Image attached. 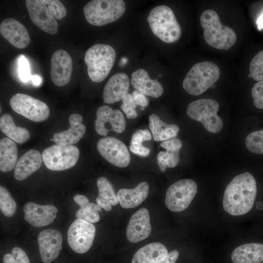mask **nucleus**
Returning <instances> with one entry per match:
<instances>
[{
	"label": "nucleus",
	"mask_w": 263,
	"mask_h": 263,
	"mask_svg": "<svg viewBox=\"0 0 263 263\" xmlns=\"http://www.w3.org/2000/svg\"><path fill=\"white\" fill-rule=\"evenodd\" d=\"M256 194L257 185L253 176L248 172L238 175L225 189L224 209L233 216L245 214L252 208Z\"/></svg>",
	"instance_id": "obj_1"
},
{
	"label": "nucleus",
	"mask_w": 263,
	"mask_h": 263,
	"mask_svg": "<svg viewBox=\"0 0 263 263\" xmlns=\"http://www.w3.org/2000/svg\"><path fill=\"white\" fill-rule=\"evenodd\" d=\"M200 23L204 28V38L210 46L227 50L236 42V33L230 27L223 25L218 14L211 9L204 11L200 17Z\"/></svg>",
	"instance_id": "obj_2"
},
{
	"label": "nucleus",
	"mask_w": 263,
	"mask_h": 263,
	"mask_svg": "<svg viewBox=\"0 0 263 263\" xmlns=\"http://www.w3.org/2000/svg\"><path fill=\"white\" fill-rule=\"evenodd\" d=\"M147 21L153 34L165 43L175 42L181 36V28L174 12L168 6L161 5L153 8Z\"/></svg>",
	"instance_id": "obj_3"
},
{
	"label": "nucleus",
	"mask_w": 263,
	"mask_h": 263,
	"mask_svg": "<svg viewBox=\"0 0 263 263\" xmlns=\"http://www.w3.org/2000/svg\"><path fill=\"white\" fill-rule=\"evenodd\" d=\"M116 58V52L107 44H96L85 52L84 62L90 78L99 83L104 80L112 70Z\"/></svg>",
	"instance_id": "obj_4"
},
{
	"label": "nucleus",
	"mask_w": 263,
	"mask_h": 263,
	"mask_svg": "<svg viewBox=\"0 0 263 263\" xmlns=\"http://www.w3.org/2000/svg\"><path fill=\"white\" fill-rule=\"evenodd\" d=\"M220 75V69L215 63L208 61L199 62L186 75L183 87L188 94L199 95L214 85Z\"/></svg>",
	"instance_id": "obj_5"
},
{
	"label": "nucleus",
	"mask_w": 263,
	"mask_h": 263,
	"mask_svg": "<svg viewBox=\"0 0 263 263\" xmlns=\"http://www.w3.org/2000/svg\"><path fill=\"white\" fill-rule=\"evenodd\" d=\"M125 10L126 4L122 0H93L83 8L87 21L96 26L115 21L123 16Z\"/></svg>",
	"instance_id": "obj_6"
},
{
	"label": "nucleus",
	"mask_w": 263,
	"mask_h": 263,
	"mask_svg": "<svg viewBox=\"0 0 263 263\" xmlns=\"http://www.w3.org/2000/svg\"><path fill=\"white\" fill-rule=\"evenodd\" d=\"M219 103L212 99H200L189 103L187 113L191 119L200 122L208 132L216 133L223 127L222 119L218 115Z\"/></svg>",
	"instance_id": "obj_7"
},
{
	"label": "nucleus",
	"mask_w": 263,
	"mask_h": 263,
	"mask_svg": "<svg viewBox=\"0 0 263 263\" xmlns=\"http://www.w3.org/2000/svg\"><path fill=\"white\" fill-rule=\"evenodd\" d=\"M79 156V149L72 145H54L45 149L42 153L45 165L54 171H62L73 167Z\"/></svg>",
	"instance_id": "obj_8"
},
{
	"label": "nucleus",
	"mask_w": 263,
	"mask_h": 263,
	"mask_svg": "<svg viewBox=\"0 0 263 263\" xmlns=\"http://www.w3.org/2000/svg\"><path fill=\"white\" fill-rule=\"evenodd\" d=\"M197 185L190 179H182L169 187L166 193L165 204L171 211L178 212L186 209L197 192Z\"/></svg>",
	"instance_id": "obj_9"
},
{
	"label": "nucleus",
	"mask_w": 263,
	"mask_h": 263,
	"mask_svg": "<svg viewBox=\"0 0 263 263\" xmlns=\"http://www.w3.org/2000/svg\"><path fill=\"white\" fill-rule=\"evenodd\" d=\"M9 104L16 113L34 122L44 121L50 114L46 103L26 94H15L10 98Z\"/></svg>",
	"instance_id": "obj_10"
},
{
	"label": "nucleus",
	"mask_w": 263,
	"mask_h": 263,
	"mask_svg": "<svg viewBox=\"0 0 263 263\" xmlns=\"http://www.w3.org/2000/svg\"><path fill=\"white\" fill-rule=\"evenodd\" d=\"M95 228L91 223L77 219L69 226L67 240L71 249L77 253L84 254L92 246Z\"/></svg>",
	"instance_id": "obj_11"
},
{
	"label": "nucleus",
	"mask_w": 263,
	"mask_h": 263,
	"mask_svg": "<svg viewBox=\"0 0 263 263\" xmlns=\"http://www.w3.org/2000/svg\"><path fill=\"white\" fill-rule=\"evenodd\" d=\"M96 148L105 160L116 167L125 168L130 163V154L126 146L115 137H106L99 139Z\"/></svg>",
	"instance_id": "obj_12"
},
{
	"label": "nucleus",
	"mask_w": 263,
	"mask_h": 263,
	"mask_svg": "<svg viewBox=\"0 0 263 263\" xmlns=\"http://www.w3.org/2000/svg\"><path fill=\"white\" fill-rule=\"evenodd\" d=\"M95 120V130L100 135L106 136L111 131L123 132L126 128V121L122 112L113 110L107 105L99 107L97 110Z\"/></svg>",
	"instance_id": "obj_13"
},
{
	"label": "nucleus",
	"mask_w": 263,
	"mask_h": 263,
	"mask_svg": "<svg viewBox=\"0 0 263 263\" xmlns=\"http://www.w3.org/2000/svg\"><path fill=\"white\" fill-rule=\"evenodd\" d=\"M25 4L30 18L34 24L49 34L57 33L58 23L43 0H26Z\"/></svg>",
	"instance_id": "obj_14"
},
{
	"label": "nucleus",
	"mask_w": 263,
	"mask_h": 263,
	"mask_svg": "<svg viewBox=\"0 0 263 263\" xmlns=\"http://www.w3.org/2000/svg\"><path fill=\"white\" fill-rule=\"evenodd\" d=\"M73 71V61L69 54L63 49L55 51L51 57L50 77L53 83L61 87L70 82Z\"/></svg>",
	"instance_id": "obj_15"
},
{
	"label": "nucleus",
	"mask_w": 263,
	"mask_h": 263,
	"mask_svg": "<svg viewBox=\"0 0 263 263\" xmlns=\"http://www.w3.org/2000/svg\"><path fill=\"white\" fill-rule=\"evenodd\" d=\"M39 253L44 263H50L59 255L62 249V236L59 231L48 229L40 232L38 237Z\"/></svg>",
	"instance_id": "obj_16"
},
{
	"label": "nucleus",
	"mask_w": 263,
	"mask_h": 263,
	"mask_svg": "<svg viewBox=\"0 0 263 263\" xmlns=\"http://www.w3.org/2000/svg\"><path fill=\"white\" fill-rule=\"evenodd\" d=\"M151 230L149 211L141 208L130 218L126 229L127 238L129 242L136 243L148 238Z\"/></svg>",
	"instance_id": "obj_17"
},
{
	"label": "nucleus",
	"mask_w": 263,
	"mask_h": 263,
	"mask_svg": "<svg viewBox=\"0 0 263 263\" xmlns=\"http://www.w3.org/2000/svg\"><path fill=\"white\" fill-rule=\"evenodd\" d=\"M23 211L25 220L33 226L39 227L50 225L56 217L58 210L53 205L28 202Z\"/></svg>",
	"instance_id": "obj_18"
},
{
	"label": "nucleus",
	"mask_w": 263,
	"mask_h": 263,
	"mask_svg": "<svg viewBox=\"0 0 263 263\" xmlns=\"http://www.w3.org/2000/svg\"><path fill=\"white\" fill-rule=\"evenodd\" d=\"M0 33L5 39L18 49H24L30 42V37L26 28L13 18L5 19L1 22Z\"/></svg>",
	"instance_id": "obj_19"
},
{
	"label": "nucleus",
	"mask_w": 263,
	"mask_h": 263,
	"mask_svg": "<svg viewBox=\"0 0 263 263\" xmlns=\"http://www.w3.org/2000/svg\"><path fill=\"white\" fill-rule=\"evenodd\" d=\"M130 79L124 73L113 75L105 85L102 97L105 103L113 104L122 100L128 94Z\"/></svg>",
	"instance_id": "obj_20"
},
{
	"label": "nucleus",
	"mask_w": 263,
	"mask_h": 263,
	"mask_svg": "<svg viewBox=\"0 0 263 263\" xmlns=\"http://www.w3.org/2000/svg\"><path fill=\"white\" fill-rule=\"evenodd\" d=\"M131 84L135 90L146 96L158 98L163 93V88L160 83L151 79L148 72L143 69H138L132 73Z\"/></svg>",
	"instance_id": "obj_21"
},
{
	"label": "nucleus",
	"mask_w": 263,
	"mask_h": 263,
	"mask_svg": "<svg viewBox=\"0 0 263 263\" xmlns=\"http://www.w3.org/2000/svg\"><path fill=\"white\" fill-rule=\"evenodd\" d=\"M82 116L73 113L69 117L70 127L67 130L55 133L53 141L61 145H69L77 143L83 137L86 131L85 126L82 123Z\"/></svg>",
	"instance_id": "obj_22"
},
{
	"label": "nucleus",
	"mask_w": 263,
	"mask_h": 263,
	"mask_svg": "<svg viewBox=\"0 0 263 263\" xmlns=\"http://www.w3.org/2000/svg\"><path fill=\"white\" fill-rule=\"evenodd\" d=\"M42 154L34 149L25 153L19 160L14 170V177L19 181L26 179L41 167L42 162Z\"/></svg>",
	"instance_id": "obj_23"
},
{
	"label": "nucleus",
	"mask_w": 263,
	"mask_h": 263,
	"mask_svg": "<svg viewBox=\"0 0 263 263\" xmlns=\"http://www.w3.org/2000/svg\"><path fill=\"white\" fill-rule=\"evenodd\" d=\"M149 186L142 182L132 189L121 188L117 193L120 206L124 208H132L142 204L148 197Z\"/></svg>",
	"instance_id": "obj_24"
},
{
	"label": "nucleus",
	"mask_w": 263,
	"mask_h": 263,
	"mask_svg": "<svg viewBox=\"0 0 263 263\" xmlns=\"http://www.w3.org/2000/svg\"><path fill=\"white\" fill-rule=\"evenodd\" d=\"M231 258L233 263H263V244L252 243L241 245L233 251Z\"/></svg>",
	"instance_id": "obj_25"
},
{
	"label": "nucleus",
	"mask_w": 263,
	"mask_h": 263,
	"mask_svg": "<svg viewBox=\"0 0 263 263\" xmlns=\"http://www.w3.org/2000/svg\"><path fill=\"white\" fill-rule=\"evenodd\" d=\"M168 253L167 248L161 243H151L142 247L135 253L132 263H159Z\"/></svg>",
	"instance_id": "obj_26"
},
{
	"label": "nucleus",
	"mask_w": 263,
	"mask_h": 263,
	"mask_svg": "<svg viewBox=\"0 0 263 263\" xmlns=\"http://www.w3.org/2000/svg\"><path fill=\"white\" fill-rule=\"evenodd\" d=\"M149 127L155 141H163L177 136L179 128L176 125L168 124L162 121L155 114L149 118Z\"/></svg>",
	"instance_id": "obj_27"
},
{
	"label": "nucleus",
	"mask_w": 263,
	"mask_h": 263,
	"mask_svg": "<svg viewBox=\"0 0 263 263\" xmlns=\"http://www.w3.org/2000/svg\"><path fill=\"white\" fill-rule=\"evenodd\" d=\"M18 149L14 141L7 137L0 141V169L3 172L11 171L17 163Z\"/></svg>",
	"instance_id": "obj_28"
},
{
	"label": "nucleus",
	"mask_w": 263,
	"mask_h": 263,
	"mask_svg": "<svg viewBox=\"0 0 263 263\" xmlns=\"http://www.w3.org/2000/svg\"><path fill=\"white\" fill-rule=\"evenodd\" d=\"M0 129L9 139L19 144L26 142L30 138L29 131L16 126L13 117L8 113H4L0 117Z\"/></svg>",
	"instance_id": "obj_29"
},
{
	"label": "nucleus",
	"mask_w": 263,
	"mask_h": 263,
	"mask_svg": "<svg viewBox=\"0 0 263 263\" xmlns=\"http://www.w3.org/2000/svg\"><path fill=\"white\" fill-rule=\"evenodd\" d=\"M98 190V195L96 199L97 201H105L112 206H116L118 201L117 195L115 194L113 187L108 179L102 176L96 181Z\"/></svg>",
	"instance_id": "obj_30"
},
{
	"label": "nucleus",
	"mask_w": 263,
	"mask_h": 263,
	"mask_svg": "<svg viewBox=\"0 0 263 263\" xmlns=\"http://www.w3.org/2000/svg\"><path fill=\"white\" fill-rule=\"evenodd\" d=\"M178 150L160 151L157 157V164L161 172L166 171L167 168H173L178 164L180 159Z\"/></svg>",
	"instance_id": "obj_31"
},
{
	"label": "nucleus",
	"mask_w": 263,
	"mask_h": 263,
	"mask_svg": "<svg viewBox=\"0 0 263 263\" xmlns=\"http://www.w3.org/2000/svg\"><path fill=\"white\" fill-rule=\"evenodd\" d=\"M0 209L7 217L13 216L17 209L16 203L11 194L7 188L1 186L0 187Z\"/></svg>",
	"instance_id": "obj_32"
},
{
	"label": "nucleus",
	"mask_w": 263,
	"mask_h": 263,
	"mask_svg": "<svg viewBox=\"0 0 263 263\" xmlns=\"http://www.w3.org/2000/svg\"><path fill=\"white\" fill-rule=\"evenodd\" d=\"M101 211V207L98 204L89 203L76 211L75 217L91 223H96L100 219L98 212Z\"/></svg>",
	"instance_id": "obj_33"
},
{
	"label": "nucleus",
	"mask_w": 263,
	"mask_h": 263,
	"mask_svg": "<svg viewBox=\"0 0 263 263\" xmlns=\"http://www.w3.org/2000/svg\"><path fill=\"white\" fill-rule=\"evenodd\" d=\"M245 144L250 151L263 154V129L248 134L245 138Z\"/></svg>",
	"instance_id": "obj_34"
},
{
	"label": "nucleus",
	"mask_w": 263,
	"mask_h": 263,
	"mask_svg": "<svg viewBox=\"0 0 263 263\" xmlns=\"http://www.w3.org/2000/svg\"><path fill=\"white\" fill-rule=\"evenodd\" d=\"M249 71L255 80H263V50L258 53L251 60Z\"/></svg>",
	"instance_id": "obj_35"
},
{
	"label": "nucleus",
	"mask_w": 263,
	"mask_h": 263,
	"mask_svg": "<svg viewBox=\"0 0 263 263\" xmlns=\"http://www.w3.org/2000/svg\"><path fill=\"white\" fill-rule=\"evenodd\" d=\"M3 263H30L25 252L20 248L14 247L11 253H7L3 257Z\"/></svg>",
	"instance_id": "obj_36"
},
{
	"label": "nucleus",
	"mask_w": 263,
	"mask_h": 263,
	"mask_svg": "<svg viewBox=\"0 0 263 263\" xmlns=\"http://www.w3.org/2000/svg\"><path fill=\"white\" fill-rule=\"evenodd\" d=\"M42 0L56 19L60 20L66 17L67 13V10L60 1L58 0Z\"/></svg>",
	"instance_id": "obj_37"
},
{
	"label": "nucleus",
	"mask_w": 263,
	"mask_h": 263,
	"mask_svg": "<svg viewBox=\"0 0 263 263\" xmlns=\"http://www.w3.org/2000/svg\"><path fill=\"white\" fill-rule=\"evenodd\" d=\"M122 101V104L121 105V108L126 116L129 119L135 118L137 116L135 110L137 106L133 101L132 94H128Z\"/></svg>",
	"instance_id": "obj_38"
},
{
	"label": "nucleus",
	"mask_w": 263,
	"mask_h": 263,
	"mask_svg": "<svg viewBox=\"0 0 263 263\" xmlns=\"http://www.w3.org/2000/svg\"><path fill=\"white\" fill-rule=\"evenodd\" d=\"M251 93L255 106L260 109H263V80L259 81L253 86Z\"/></svg>",
	"instance_id": "obj_39"
},
{
	"label": "nucleus",
	"mask_w": 263,
	"mask_h": 263,
	"mask_svg": "<svg viewBox=\"0 0 263 263\" xmlns=\"http://www.w3.org/2000/svg\"><path fill=\"white\" fill-rule=\"evenodd\" d=\"M19 74L23 82L30 80L32 76L30 74L29 64L27 58L23 56H20L18 60Z\"/></svg>",
	"instance_id": "obj_40"
},
{
	"label": "nucleus",
	"mask_w": 263,
	"mask_h": 263,
	"mask_svg": "<svg viewBox=\"0 0 263 263\" xmlns=\"http://www.w3.org/2000/svg\"><path fill=\"white\" fill-rule=\"evenodd\" d=\"M151 136L148 130L139 129L132 135L131 145H142L144 141L150 140Z\"/></svg>",
	"instance_id": "obj_41"
},
{
	"label": "nucleus",
	"mask_w": 263,
	"mask_h": 263,
	"mask_svg": "<svg viewBox=\"0 0 263 263\" xmlns=\"http://www.w3.org/2000/svg\"><path fill=\"white\" fill-rule=\"evenodd\" d=\"M160 146L166 150L180 151L182 147V143L179 139L172 138L164 141L161 143Z\"/></svg>",
	"instance_id": "obj_42"
},
{
	"label": "nucleus",
	"mask_w": 263,
	"mask_h": 263,
	"mask_svg": "<svg viewBox=\"0 0 263 263\" xmlns=\"http://www.w3.org/2000/svg\"><path fill=\"white\" fill-rule=\"evenodd\" d=\"M133 101L136 105H139L142 107H147L149 103L148 98L146 95L138 91L135 90L132 93Z\"/></svg>",
	"instance_id": "obj_43"
},
{
	"label": "nucleus",
	"mask_w": 263,
	"mask_h": 263,
	"mask_svg": "<svg viewBox=\"0 0 263 263\" xmlns=\"http://www.w3.org/2000/svg\"><path fill=\"white\" fill-rule=\"evenodd\" d=\"M130 150L132 153L144 157L149 155L150 152L149 148L142 145H131Z\"/></svg>",
	"instance_id": "obj_44"
},
{
	"label": "nucleus",
	"mask_w": 263,
	"mask_h": 263,
	"mask_svg": "<svg viewBox=\"0 0 263 263\" xmlns=\"http://www.w3.org/2000/svg\"><path fill=\"white\" fill-rule=\"evenodd\" d=\"M179 255L177 250H173L169 252L168 255L159 263H175Z\"/></svg>",
	"instance_id": "obj_45"
},
{
	"label": "nucleus",
	"mask_w": 263,
	"mask_h": 263,
	"mask_svg": "<svg viewBox=\"0 0 263 263\" xmlns=\"http://www.w3.org/2000/svg\"><path fill=\"white\" fill-rule=\"evenodd\" d=\"M73 200L80 207H84L89 203L88 199L86 196L80 194H75L73 197Z\"/></svg>",
	"instance_id": "obj_46"
},
{
	"label": "nucleus",
	"mask_w": 263,
	"mask_h": 263,
	"mask_svg": "<svg viewBox=\"0 0 263 263\" xmlns=\"http://www.w3.org/2000/svg\"><path fill=\"white\" fill-rule=\"evenodd\" d=\"M33 83L37 86L40 85L41 82V78L38 75H34L31 78Z\"/></svg>",
	"instance_id": "obj_47"
},
{
	"label": "nucleus",
	"mask_w": 263,
	"mask_h": 263,
	"mask_svg": "<svg viewBox=\"0 0 263 263\" xmlns=\"http://www.w3.org/2000/svg\"><path fill=\"white\" fill-rule=\"evenodd\" d=\"M257 24L259 30H260L263 29V12L258 19Z\"/></svg>",
	"instance_id": "obj_48"
},
{
	"label": "nucleus",
	"mask_w": 263,
	"mask_h": 263,
	"mask_svg": "<svg viewBox=\"0 0 263 263\" xmlns=\"http://www.w3.org/2000/svg\"><path fill=\"white\" fill-rule=\"evenodd\" d=\"M248 76H249V77H252V76H251V74H250V73H249V74L248 75Z\"/></svg>",
	"instance_id": "obj_49"
}]
</instances>
